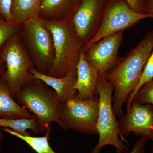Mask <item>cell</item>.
I'll use <instances>...</instances> for the list:
<instances>
[{
	"instance_id": "1",
	"label": "cell",
	"mask_w": 153,
	"mask_h": 153,
	"mask_svg": "<svg viewBox=\"0 0 153 153\" xmlns=\"http://www.w3.org/2000/svg\"><path fill=\"white\" fill-rule=\"evenodd\" d=\"M153 50V30L148 32L137 46L101 77L114 86L113 108L120 117L124 114L123 107L136 88L143 69Z\"/></svg>"
},
{
	"instance_id": "2",
	"label": "cell",
	"mask_w": 153,
	"mask_h": 153,
	"mask_svg": "<svg viewBox=\"0 0 153 153\" xmlns=\"http://www.w3.org/2000/svg\"><path fill=\"white\" fill-rule=\"evenodd\" d=\"M43 21L52 34L55 48V59L47 75L61 77L77 73L82 44L72 22L44 19Z\"/></svg>"
},
{
	"instance_id": "3",
	"label": "cell",
	"mask_w": 153,
	"mask_h": 153,
	"mask_svg": "<svg viewBox=\"0 0 153 153\" xmlns=\"http://www.w3.org/2000/svg\"><path fill=\"white\" fill-rule=\"evenodd\" d=\"M14 98L21 106L36 117L39 133L47 131L52 122L61 126L57 115L60 102L57 94L41 80L34 78L26 83Z\"/></svg>"
},
{
	"instance_id": "4",
	"label": "cell",
	"mask_w": 153,
	"mask_h": 153,
	"mask_svg": "<svg viewBox=\"0 0 153 153\" xmlns=\"http://www.w3.org/2000/svg\"><path fill=\"white\" fill-rule=\"evenodd\" d=\"M99 100V110L97 122L99 139L91 153H100L105 146H113L116 153H123L128 151L123 142L126 140L122 136L117 115L113 108L112 97L114 86L104 77L99 76L97 82Z\"/></svg>"
},
{
	"instance_id": "5",
	"label": "cell",
	"mask_w": 153,
	"mask_h": 153,
	"mask_svg": "<svg viewBox=\"0 0 153 153\" xmlns=\"http://www.w3.org/2000/svg\"><path fill=\"white\" fill-rule=\"evenodd\" d=\"M99 110L98 95L88 100L79 98L76 94L63 103L57 111L60 127L71 129L88 134H97V122Z\"/></svg>"
},
{
	"instance_id": "6",
	"label": "cell",
	"mask_w": 153,
	"mask_h": 153,
	"mask_svg": "<svg viewBox=\"0 0 153 153\" xmlns=\"http://www.w3.org/2000/svg\"><path fill=\"white\" fill-rule=\"evenodd\" d=\"M0 50V56L6 65L3 78L14 97L23 85L34 79L29 71L34 63L16 34L6 41Z\"/></svg>"
},
{
	"instance_id": "7",
	"label": "cell",
	"mask_w": 153,
	"mask_h": 153,
	"mask_svg": "<svg viewBox=\"0 0 153 153\" xmlns=\"http://www.w3.org/2000/svg\"><path fill=\"white\" fill-rule=\"evenodd\" d=\"M24 24V35L36 70L47 74L55 59V48L52 34L43 19H30Z\"/></svg>"
},
{
	"instance_id": "8",
	"label": "cell",
	"mask_w": 153,
	"mask_h": 153,
	"mask_svg": "<svg viewBox=\"0 0 153 153\" xmlns=\"http://www.w3.org/2000/svg\"><path fill=\"white\" fill-rule=\"evenodd\" d=\"M153 18L150 14L133 10L126 0H108L100 28L94 37L82 48L85 52L92 44L110 35L137 26L140 21Z\"/></svg>"
},
{
	"instance_id": "9",
	"label": "cell",
	"mask_w": 153,
	"mask_h": 153,
	"mask_svg": "<svg viewBox=\"0 0 153 153\" xmlns=\"http://www.w3.org/2000/svg\"><path fill=\"white\" fill-rule=\"evenodd\" d=\"M107 1L82 0L73 14L71 21L82 41V47L99 30Z\"/></svg>"
},
{
	"instance_id": "10",
	"label": "cell",
	"mask_w": 153,
	"mask_h": 153,
	"mask_svg": "<svg viewBox=\"0 0 153 153\" xmlns=\"http://www.w3.org/2000/svg\"><path fill=\"white\" fill-rule=\"evenodd\" d=\"M123 40V31L110 35L92 44L84 52L86 60L97 69L100 76L117 63L119 49Z\"/></svg>"
},
{
	"instance_id": "11",
	"label": "cell",
	"mask_w": 153,
	"mask_h": 153,
	"mask_svg": "<svg viewBox=\"0 0 153 153\" xmlns=\"http://www.w3.org/2000/svg\"><path fill=\"white\" fill-rule=\"evenodd\" d=\"M122 136L128 137L133 133L141 137L153 140V106L133 100L126 114L118 120Z\"/></svg>"
},
{
	"instance_id": "12",
	"label": "cell",
	"mask_w": 153,
	"mask_h": 153,
	"mask_svg": "<svg viewBox=\"0 0 153 153\" xmlns=\"http://www.w3.org/2000/svg\"><path fill=\"white\" fill-rule=\"evenodd\" d=\"M98 71L88 62L85 53L81 50L77 66V78L74 89L79 98L88 100L98 95L97 82Z\"/></svg>"
},
{
	"instance_id": "13",
	"label": "cell",
	"mask_w": 153,
	"mask_h": 153,
	"mask_svg": "<svg viewBox=\"0 0 153 153\" xmlns=\"http://www.w3.org/2000/svg\"><path fill=\"white\" fill-rule=\"evenodd\" d=\"M29 71L34 78L41 80L56 91L60 103L67 101L76 94L74 85L77 78V73L68 74L63 77H55L41 73L33 67L30 68Z\"/></svg>"
},
{
	"instance_id": "14",
	"label": "cell",
	"mask_w": 153,
	"mask_h": 153,
	"mask_svg": "<svg viewBox=\"0 0 153 153\" xmlns=\"http://www.w3.org/2000/svg\"><path fill=\"white\" fill-rule=\"evenodd\" d=\"M82 0H41L39 17L48 20L71 21Z\"/></svg>"
},
{
	"instance_id": "15",
	"label": "cell",
	"mask_w": 153,
	"mask_h": 153,
	"mask_svg": "<svg viewBox=\"0 0 153 153\" xmlns=\"http://www.w3.org/2000/svg\"><path fill=\"white\" fill-rule=\"evenodd\" d=\"M0 118H36L33 114L17 102L3 78V74L0 75Z\"/></svg>"
},
{
	"instance_id": "16",
	"label": "cell",
	"mask_w": 153,
	"mask_h": 153,
	"mask_svg": "<svg viewBox=\"0 0 153 153\" xmlns=\"http://www.w3.org/2000/svg\"><path fill=\"white\" fill-rule=\"evenodd\" d=\"M41 0H12V16L14 22L24 23L30 19L38 18Z\"/></svg>"
},
{
	"instance_id": "17",
	"label": "cell",
	"mask_w": 153,
	"mask_h": 153,
	"mask_svg": "<svg viewBox=\"0 0 153 153\" xmlns=\"http://www.w3.org/2000/svg\"><path fill=\"white\" fill-rule=\"evenodd\" d=\"M0 128L10 129L23 135H31V134L27 131V130H31L36 134L39 133L38 122L36 118H0ZM3 137V134L0 131V144Z\"/></svg>"
},
{
	"instance_id": "18",
	"label": "cell",
	"mask_w": 153,
	"mask_h": 153,
	"mask_svg": "<svg viewBox=\"0 0 153 153\" xmlns=\"http://www.w3.org/2000/svg\"><path fill=\"white\" fill-rule=\"evenodd\" d=\"M1 129L17 137L27 143L37 153H56L49 144V134L51 126L48 129L46 134L43 137H33L31 135H23L8 128H0Z\"/></svg>"
},
{
	"instance_id": "19",
	"label": "cell",
	"mask_w": 153,
	"mask_h": 153,
	"mask_svg": "<svg viewBox=\"0 0 153 153\" xmlns=\"http://www.w3.org/2000/svg\"><path fill=\"white\" fill-rule=\"evenodd\" d=\"M153 79V51L148 58L146 65L144 67L138 85L133 92L129 97L126 103V111H128L133 101L134 97L137 91L139 90L145 83Z\"/></svg>"
},
{
	"instance_id": "20",
	"label": "cell",
	"mask_w": 153,
	"mask_h": 153,
	"mask_svg": "<svg viewBox=\"0 0 153 153\" xmlns=\"http://www.w3.org/2000/svg\"><path fill=\"white\" fill-rule=\"evenodd\" d=\"M19 24L7 22L0 16V49L11 36L16 33Z\"/></svg>"
},
{
	"instance_id": "21",
	"label": "cell",
	"mask_w": 153,
	"mask_h": 153,
	"mask_svg": "<svg viewBox=\"0 0 153 153\" xmlns=\"http://www.w3.org/2000/svg\"><path fill=\"white\" fill-rule=\"evenodd\" d=\"M134 100L139 103H148L153 106V79L145 83L140 88L135 96Z\"/></svg>"
},
{
	"instance_id": "22",
	"label": "cell",
	"mask_w": 153,
	"mask_h": 153,
	"mask_svg": "<svg viewBox=\"0 0 153 153\" xmlns=\"http://www.w3.org/2000/svg\"><path fill=\"white\" fill-rule=\"evenodd\" d=\"M12 0H0V16L7 22H14L12 16Z\"/></svg>"
},
{
	"instance_id": "23",
	"label": "cell",
	"mask_w": 153,
	"mask_h": 153,
	"mask_svg": "<svg viewBox=\"0 0 153 153\" xmlns=\"http://www.w3.org/2000/svg\"><path fill=\"white\" fill-rule=\"evenodd\" d=\"M131 8L139 13L147 14L145 8L144 0H126Z\"/></svg>"
},
{
	"instance_id": "24",
	"label": "cell",
	"mask_w": 153,
	"mask_h": 153,
	"mask_svg": "<svg viewBox=\"0 0 153 153\" xmlns=\"http://www.w3.org/2000/svg\"><path fill=\"white\" fill-rule=\"evenodd\" d=\"M147 139L146 137H141L140 139L134 143L132 149L128 153H145Z\"/></svg>"
},
{
	"instance_id": "25",
	"label": "cell",
	"mask_w": 153,
	"mask_h": 153,
	"mask_svg": "<svg viewBox=\"0 0 153 153\" xmlns=\"http://www.w3.org/2000/svg\"><path fill=\"white\" fill-rule=\"evenodd\" d=\"M146 13L153 15V0H144Z\"/></svg>"
},
{
	"instance_id": "26",
	"label": "cell",
	"mask_w": 153,
	"mask_h": 153,
	"mask_svg": "<svg viewBox=\"0 0 153 153\" xmlns=\"http://www.w3.org/2000/svg\"><path fill=\"white\" fill-rule=\"evenodd\" d=\"M6 70V65L4 60L0 56V75L4 73Z\"/></svg>"
},
{
	"instance_id": "27",
	"label": "cell",
	"mask_w": 153,
	"mask_h": 153,
	"mask_svg": "<svg viewBox=\"0 0 153 153\" xmlns=\"http://www.w3.org/2000/svg\"><path fill=\"white\" fill-rule=\"evenodd\" d=\"M152 153H153V145H152Z\"/></svg>"
}]
</instances>
